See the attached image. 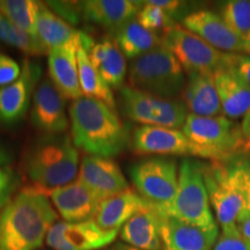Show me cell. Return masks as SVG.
<instances>
[{"label": "cell", "mask_w": 250, "mask_h": 250, "mask_svg": "<svg viewBox=\"0 0 250 250\" xmlns=\"http://www.w3.org/2000/svg\"><path fill=\"white\" fill-rule=\"evenodd\" d=\"M56 220L45 191L21 190L0 212V250H39Z\"/></svg>", "instance_id": "obj_1"}, {"label": "cell", "mask_w": 250, "mask_h": 250, "mask_svg": "<svg viewBox=\"0 0 250 250\" xmlns=\"http://www.w3.org/2000/svg\"><path fill=\"white\" fill-rule=\"evenodd\" d=\"M72 142L89 155L111 159L121 154L130 142L126 127L115 109L100 100L83 98L68 108Z\"/></svg>", "instance_id": "obj_2"}, {"label": "cell", "mask_w": 250, "mask_h": 250, "mask_svg": "<svg viewBox=\"0 0 250 250\" xmlns=\"http://www.w3.org/2000/svg\"><path fill=\"white\" fill-rule=\"evenodd\" d=\"M78 167L79 153L66 133L43 134L26 155L27 176L44 191L71 183L79 171Z\"/></svg>", "instance_id": "obj_3"}, {"label": "cell", "mask_w": 250, "mask_h": 250, "mask_svg": "<svg viewBox=\"0 0 250 250\" xmlns=\"http://www.w3.org/2000/svg\"><path fill=\"white\" fill-rule=\"evenodd\" d=\"M131 88L164 99H173L183 92L187 79L175 56L164 45L131 62L127 71Z\"/></svg>", "instance_id": "obj_4"}, {"label": "cell", "mask_w": 250, "mask_h": 250, "mask_svg": "<svg viewBox=\"0 0 250 250\" xmlns=\"http://www.w3.org/2000/svg\"><path fill=\"white\" fill-rule=\"evenodd\" d=\"M204 165L184 159L179 168V186L175 198L162 214L204 229H218L204 182Z\"/></svg>", "instance_id": "obj_5"}, {"label": "cell", "mask_w": 250, "mask_h": 250, "mask_svg": "<svg viewBox=\"0 0 250 250\" xmlns=\"http://www.w3.org/2000/svg\"><path fill=\"white\" fill-rule=\"evenodd\" d=\"M121 108L125 117L144 125L180 130L189 115L183 102L164 99L123 86L120 89Z\"/></svg>", "instance_id": "obj_6"}, {"label": "cell", "mask_w": 250, "mask_h": 250, "mask_svg": "<svg viewBox=\"0 0 250 250\" xmlns=\"http://www.w3.org/2000/svg\"><path fill=\"white\" fill-rule=\"evenodd\" d=\"M137 192L164 212L173 203L179 186L176 161L166 158H149L134 164L129 170Z\"/></svg>", "instance_id": "obj_7"}, {"label": "cell", "mask_w": 250, "mask_h": 250, "mask_svg": "<svg viewBox=\"0 0 250 250\" xmlns=\"http://www.w3.org/2000/svg\"><path fill=\"white\" fill-rule=\"evenodd\" d=\"M203 174L221 233L237 232V220L246 212V205L232 168L214 161L211 165H204Z\"/></svg>", "instance_id": "obj_8"}, {"label": "cell", "mask_w": 250, "mask_h": 250, "mask_svg": "<svg viewBox=\"0 0 250 250\" xmlns=\"http://www.w3.org/2000/svg\"><path fill=\"white\" fill-rule=\"evenodd\" d=\"M162 45L175 56L187 73H214L227 66L232 55L219 51L196 34L180 26L166 31Z\"/></svg>", "instance_id": "obj_9"}, {"label": "cell", "mask_w": 250, "mask_h": 250, "mask_svg": "<svg viewBox=\"0 0 250 250\" xmlns=\"http://www.w3.org/2000/svg\"><path fill=\"white\" fill-rule=\"evenodd\" d=\"M132 147L140 154L189 155L218 161L227 158L221 153L196 145L182 130L159 126H140L133 131Z\"/></svg>", "instance_id": "obj_10"}, {"label": "cell", "mask_w": 250, "mask_h": 250, "mask_svg": "<svg viewBox=\"0 0 250 250\" xmlns=\"http://www.w3.org/2000/svg\"><path fill=\"white\" fill-rule=\"evenodd\" d=\"M182 131L196 145L226 156L242 145V131L226 116L204 117L189 112Z\"/></svg>", "instance_id": "obj_11"}, {"label": "cell", "mask_w": 250, "mask_h": 250, "mask_svg": "<svg viewBox=\"0 0 250 250\" xmlns=\"http://www.w3.org/2000/svg\"><path fill=\"white\" fill-rule=\"evenodd\" d=\"M118 230L102 229L94 220L59 221L50 228L45 242L52 250H100L114 243Z\"/></svg>", "instance_id": "obj_12"}, {"label": "cell", "mask_w": 250, "mask_h": 250, "mask_svg": "<svg viewBox=\"0 0 250 250\" xmlns=\"http://www.w3.org/2000/svg\"><path fill=\"white\" fill-rule=\"evenodd\" d=\"M41 78L40 65L26 59L20 78L11 85L0 87V125L13 126L23 120Z\"/></svg>", "instance_id": "obj_13"}, {"label": "cell", "mask_w": 250, "mask_h": 250, "mask_svg": "<svg viewBox=\"0 0 250 250\" xmlns=\"http://www.w3.org/2000/svg\"><path fill=\"white\" fill-rule=\"evenodd\" d=\"M31 125L43 134H62L68 129L66 99L51 80L42 79L37 85L30 109Z\"/></svg>", "instance_id": "obj_14"}, {"label": "cell", "mask_w": 250, "mask_h": 250, "mask_svg": "<svg viewBox=\"0 0 250 250\" xmlns=\"http://www.w3.org/2000/svg\"><path fill=\"white\" fill-rule=\"evenodd\" d=\"M183 26L219 51L232 55L246 52L245 41L227 26L221 15L214 12L208 9L192 12L183 19Z\"/></svg>", "instance_id": "obj_15"}, {"label": "cell", "mask_w": 250, "mask_h": 250, "mask_svg": "<svg viewBox=\"0 0 250 250\" xmlns=\"http://www.w3.org/2000/svg\"><path fill=\"white\" fill-rule=\"evenodd\" d=\"M44 191V190H43ZM52 205L66 223L94 220L102 199L79 181L46 190Z\"/></svg>", "instance_id": "obj_16"}, {"label": "cell", "mask_w": 250, "mask_h": 250, "mask_svg": "<svg viewBox=\"0 0 250 250\" xmlns=\"http://www.w3.org/2000/svg\"><path fill=\"white\" fill-rule=\"evenodd\" d=\"M78 181L102 201L130 190L120 166L111 159L88 155L83 159Z\"/></svg>", "instance_id": "obj_17"}, {"label": "cell", "mask_w": 250, "mask_h": 250, "mask_svg": "<svg viewBox=\"0 0 250 250\" xmlns=\"http://www.w3.org/2000/svg\"><path fill=\"white\" fill-rule=\"evenodd\" d=\"M159 217L162 250H213L219 229H204L160 212Z\"/></svg>", "instance_id": "obj_18"}, {"label": "cell", "mask_w": 250, "mask_h": 250, "mask_svg": "<svg viewBox=\"0 0 250 250\" xmlns=\"http://www.w3.org/2000/svg\"><path fill=\"white\" fill-rule=\"evenodd\" d=\"M80 43L58 46L50 50L48 54L50 80L65 99L73 101L83 96L79 83L77 62V49Z\"/></svg>", "instance_id": "obj_19"}, {"label": "cell", "mask_w": 250, "mask_h": 250, "mask_svg": "<svg viewBox=\"0 0 250 250\" xmlns=\"http://www.w3.org/2000/svg\"><path fill=\"white\" fill-rule=\"evenodd\" d=\"M142 6L133 0H87L80 1V11L85 20L115 31L134 20Z\"/></svg>", "instance_id": "obj_20"}, {"label": "cell", "mask_w": 250, "mask_h": 250, "mask_svg": "<svg viewBox=\"0 0 250 250\" xmlns=\"http://www.w3.org/2000/svg\"><path fill=\"white\" fill-rule=\"evenodd\" d=\"M183 99L190 114L204 117L221 116L223 114L213 73H188Z\"/></svg>", "instance_id": "obj_21"}, {"label": "cell", "mask_w": 250, "mask_h": 250, "mask_svg": "<svg viewBox=\"0 0 250 250\" xmlns=\"http://www.w3.org/2000/svg\"><path fill=\"white\" fill-rule=\"evenodd\" d=\"M213 78L224 116L232 121L245 117L250 109V86L227 66L215 71Z\"/></svg>", "instance_id": "obj_22"}, {"label": "cell", "mask_w": 250, "mask_h": 250, "mask_svg": "<svg viewBox=\"0 0 250 250\" xmlns=\"http://www.w3.org/2000/svg\"><path fill=\"white\" fill-rule=\"evenodd\" d=\"M151 206L153 205L145 201L138 192L126 190L102 201L94 221L102 229L120 230L134 214Z\"/></svg>", "instance_id": "obj_23"}, {"label": "cell", "mask_w": 250, "mask_h": 250, "mask_svg": "<svg viewBox=\"0 0 250 250\" xmlns=\"http://www.w3.org/2000/svg\"><path fill=\"white\" fill-rule=\"evenodd\" d=\"M122 241L140 250H162L160 217L154 206L136 213L121 228Z\"/></svg>", "instance_id": "obj_24"}, {"label": "cell", "mask_w": 250, "mask_h": 250, "mask_svg": "<svg viewBox=\"0 0 250 250\" xmlns=\"http://www.w3.org/2000/svg\"><path fill=\"white\" fill-rule=\"evenodd\" d=\"M37 36L49 54L50 50L58 48V46L83 42L86 34L66 22L64 19L56 14L48 5L40 2Z\"/></svg>", "instance_id": "obj_25"}, {"label": "cell", "mask_w": 250, "mask_h": 250, "mask_svg": "<svg viewBox=\"0 0 250 250\" xmlns=\"http://www.w3.org/2000/svg\"><path fill=\"white\" fill-rule=\"evenodd\" d=\"M88 55L102 79L111 88L121 89L129 70L126 67V58L116 43L109 39H103L92 46Z\"/></svg>", "instance_id": "obj_26"}, {"label": "cell", "mask_w": 250, "mask_h": 250, "mask_svg": "<svg viewBox=\"0 0 250 250\" xmlns=\"http://www.w3.org/2000/svg\"><path fill=\"white\" fill-rule=\"evenodd\" d=\"M114 42L125 58L132 61L162 45L161 37L140 26L136 19L114 31Z\"/></svg>", "instance_id": "obj_27"}, {"label": "cell", "mask_w": 250, "mask_h": 250, "mask_svg": "<svg viewBox=\"0 0 250 250\" xmlns=\"http://www.w3.org/2000/svg\"><path fill=\"white\" fill-rule=\"evenodd\" d=\"M77 62L79 83L83 96L100 100L112 109L116 108V101H115L111 87L102 79L99 72L94 67L90 62L88 51L83 48L81 43L77 49Z\"/></svg>", "instance_id": "obj_28"}, {"label": "cell", "mask_w": 250, "mask_h": 250, "mask_svg": "<svg viewBox=\"0 0 250 250\" xmlns=\"http://www.w3.org/2000/svg\"><path fill=\"white\" fill-rule=\"evenodd\" d=\"M39 12L40 1L35 0H0V13L4 14L31 39L40 42L37 36Z\"/></svg>", "instance_id": "obj_29"}, {"label": "cell", "mask_w": 250, "mask_h": 250, "mask_svg": "<svg viewBox=\"0 0 250 250\" xmlns=\"http://www.w3.org/2000/svg\"><path fill=\"white\" fill-rule=\"evenodd\" d=\"M0 42L12 46V48L19 49L29 56H42L48 54L42 43L31 39L28 34L15 26L1 13H0Z\"/></svg>", "instance_id": "obj_30"}, {"label": "cell", "mask_w": 250, "mask_h": 250, "mask_svg": "<svg viewBox=\"0 0 250 250\" xmlns=\"http://www.w3.org/2000/svg\"><path fill=\"white\" fill-rule=\"evenodd\" d=\"M221 18L237 36L245 41L250 36V1L230 0L221 8Z\"/></svg>", "instance_id": "obj_31"}, {"label": "cell", "mask_w": 250, "mask_h": 250, "mask_svg": "<svg viewBox=\"0 0 250 250\" xmlns=\"http://www.w3.org/2000/svg\"><path fill=\"white\" fill-rule=\"evenodd\" d=\"M136 20L140 26L155 34H158V31H164L165 34L166 31L176 26L170 14L146 1H143V6L137 14Z\"/></svg>", "instance_id": "obj_32"}, {"label": "cell", "mask_w": 250, "mask_h": 250, "mask_svg": "<svg viewBox=\"0 0 250 250\" xmlns=\"http://www.w3.org/2000/svg\"><path fill=\"white\" fill-rule=\"evenodd\" d=\"M229 166L233 170L237 187L242 193L246 212L250 213V160L240 159Z\"/></svg>", "instance_id": "obj_33"}, {"label": "cell", "mask_w": 250, "mask_h": 250, "mask_svg": "<svg viewBox=\"0 0 250 250\" xmlns=\"http://www.w3.org/2000/svg\"><path fill=\"white\" fill-rule=\"evenodd\" d=\"M19 183L18 175L11 166L0 168V210L13 198V193Z\"/></svg>", "instance_id": "obj_34"}, {"label": "cell", "mask_w": 250, "mask_h": 250, "mask_svg": "<svg viewBox=\"0 0 250 250\" xmlns=\"http://www.w3.org/2000/svg\"><path fill=\"white\" fill-rule=\"evenodd\" d=\"M22 66L8 55L0 52V87L7 86L17 81L21 76Z\"/></svg>", "instance_id": "obj_35"}, {"label": "cell", "mask_w": 250, "mask_h": 250, "mask_svg": "<svg viewBox=\"0 0 250 250\" xmlns=\"http://www.w3.org/2000/svg\"><path fill=\"white\" fill-rule=\"evenodd\" d=\"M46 4H49V7L68 23L78 24L80 17H83L80 11V2L49 1Z\"/></svg>", "instance_id": "obj_36"}, {"label": "cell", "mask_w": 250, "mask_h": 250, "mask_svg": "<svg viewBox=\"0 0 250 250\" xmlns=\"http://www.w3.org/2000/svg\"><path fill=\"white\" fill-rule=\"evenodd\" d=\"M213 250H250V242L240 235L239 230L235 233H221Z\"/></svg>", "instance_id": "obj_37"}, {"label": "cell", "mask_w": 250, "mask_h": 250, "mask_svg": "<svg viewBox=\"0 0 250 250\" xmlns=\"http://www.w3.org/2000/svg\"><path fill=\"white\" fill-rule=\"evenodd\" d=\"M227 67L250 86V55H230Z\"/></svg>", "instance_id": "obj_38"}, {"label": "cell", "mask_w": 250, "mask_h": 250, "mask_svg": "<svg viewBox=\"0 0 250 250\" xmlns=\"http://www.w3.org/2000/svg\"><path fill=\"white\" fill-rule=\"evenodd\" d=\"M146 2L164 9L165 12H167L170 15L177 12V9H180L183 6V2L179 1V0H148Z\"/></svg>", "instance_id": "obj_39"}, {"label": "cell", "mask_w": 250, "mask_h": 250, "mask_svg": "<svg viewBox=\"0 0 250 250\" xmlns=\"http://www.w3.org/2000/svg\"><path fill=\"white\" fill-rule=\"evenodd\" d=\"M237 230H239L240 235L247 241L250 242V213L245 212L239 220H237Z\"/></svg>", "instance_id": "obj_40"}, {"label": "cell", "mask_w": 250, "mask_h": 250, "mask_svg": "<svg viewBox=\"0 0 250 250\" xmlns=\"http://www.w3.org/2000/svg\"><path fill=\"white\" fill-rule=\"evenodd\" d=\"M12 161V153L8 151L6 146L0 144V168L9 166Z\"/></svg>", "instance_id": "obj_41"}, {"label": "cell", "mask_w": 250, "mask_h": 250, "mask_svg": "<svg viewBox=\"0 0 250 250\" xmlns=\"http://www.w3.org/2000/svg\"><path fill=\"white\" fill-rule=\"evenodd\" d=\"M241 131L243 134V138L250 140V109L245 115V117L242 118Z\"/></svg>", "instance_id": "obj_42"}, {"label": "cell", "mask_w": 250, "mask_h": 250, "mask_svg": "<svg viewBox=\"0 0 250 250\" xmlns=\"http://www.w3.org/2000/svg\"><path fill=\"white\" fill-rule=\"evenodd\" d=\"M103 250H140V249L134 248V247L126 245V243H123V242H114L111 243L110 246L105 247Z\"/></svg>", "instance_id": "obj_43"}, {"label": "cell", "mask_w": 250, "mask_h": 250, "mask_svg": "<svg viewBox=\"0 0 250 250\" xmlns=\"http://www.w3.org/2000/svg\"><path fill=\"white\" fill-rule=\"evenodd\" d=\"M245 48H246L245 54L250 55V36L248 37V39L245 40Z\"/></svg>", "instance_id": "obj_44"}, {"label": "cell", "mask_w": 250, "mask_h": 250, "mask_svg": "<svg viewBox=\"0 0 250 250\" xmlns=\"http://www.w3.org/2000/svg\"><path fill=\"white\" fill-rule=\"evenodd\" d=\"M39 250H46V249H39Z\"/></svg>", "instance_id": "obj_45"}]
</instances>
